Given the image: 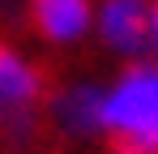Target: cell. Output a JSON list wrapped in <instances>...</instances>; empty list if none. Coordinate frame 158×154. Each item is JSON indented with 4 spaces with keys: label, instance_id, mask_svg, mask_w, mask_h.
Masks as SVG:
<instances>
[{
    "label": "cell",
    "instance_id": "6da1fadb",
    "mask_svg": "<svg viewBox=\"0 0 158 154\" xmlns=\"http://www.w3.org/2000/svg\"><path fill=\"white\" fill-rule=\"evenodd\" d=\"M103 141L111 154H158V60H128L103 81Z\"/></svg>",
    "mask_w": 158,
    "mask_h": 154
},
{
    "label": "cell",
    "instance_id": "52a82bcc",
    "mask_svg": "<svg viewBox=\"0 0 158 154\" xmlns=\"http://www.w3.org/2000/svg\"><path fill=\"white\" fill-rule=\"evenodd\" d=\"M9 154H22V150H9Z\"/></svg>",
    "mask_w": 158,
    "mask_h": 154
},
{
    "label": "cell",
    "instance_id": "8992f818",
    "mask_svg": "<svg viewBox=\"0 0 158 154\" xmlns=\"http://www.w3.org/2000/svg\"><path fill=\"white\" fill-rule=\"evenodd\" d=\"M145 60H158V0H150V34H145Z\"/></svg>",
    "mask_w": 158,
    "mask_h": 154
},
{
    "label": "cell",
    "instance_id": "3957f363",
    "mask_svg": "<svg viewBox=\"0 0 158 154\" xmlns=\"http://www.w3.org/2000/svg\"><path fill=\"white\" fill-rule=\"evenodd\" d=\"M43 124H52L69 141H98L103 137V81L73 77L47 90Z\"/></svg>",
    "mask_w": 158,
    "mask_h": 154
},
{
    "label": "cell",
    "instance_id": "5b68a950",
    "mask_svg": "<svg viewBox=\"0 0 158 154\" xmlns=\"http://www.w3.org/2000/svg\"><path fill=\"white\" fill-rule=\"evenodd\" d=\"M30 26L52 47L94 39V0H30Z\"/></svg>",
    "mask_w": 158,
    "mask_h": 154
},
{
    "label": "cell",
    "instance_id": "277c9868",
    "mask_svg": "<svg viewBox=\"0 0 158 154\" xmlns=\"http://www.w3.org/2000/svg\"><path fill=\"white\" fill-rule=\"evenodd\" d=\"M150 34V0H98L94 4V39L115 60H145Z\"/></svg>",
    "mask_w": 158,
    "mask_h": 154
},
{
    "label": "cell",
    "instance_id": "7a4b0ae2",
    "mask_svg": "<svg viewBox=\"0 0 158 154\" xmlns=\"http://www.w3.org/2000/svg\"><path fill=\"white\" fill-rule=\"evenodd\" d=\"M47 77L22 47L0 39V141L9 150H30L43 128Z\"/></svg>",
    "mask_w": 158,
    "mask_h": 154
}]
</instances>
